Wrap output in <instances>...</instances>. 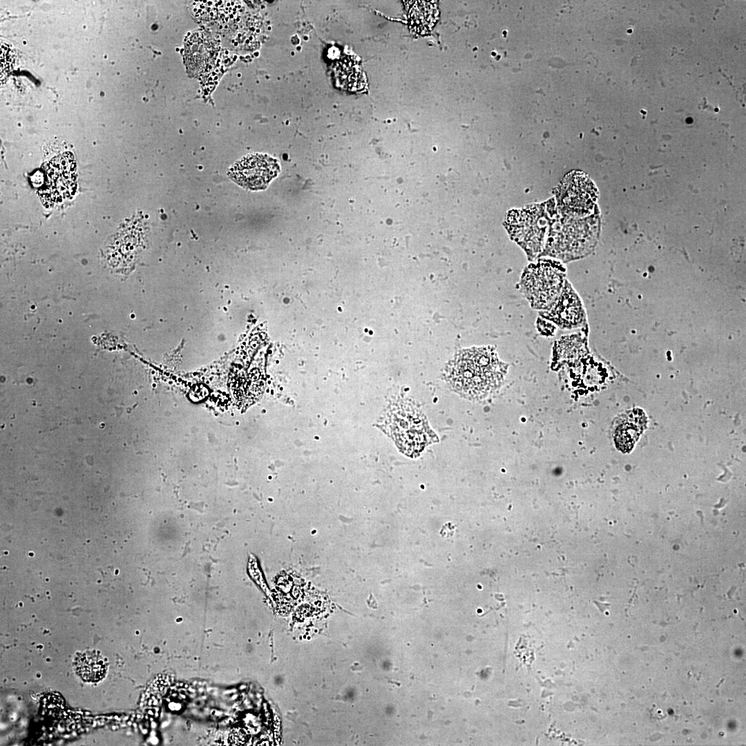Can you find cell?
Instances as JSON below:
<instances>
[{
	"mask_svg": "<svg viewBox=\"0 0 746 746\" xmlns=\"http://www.w3.org/2000/svg\"><path fill=\"white\" fill-rule=\"evenodd\" d=\"M504 367L490 348L473 347L458 354L450 363L448 380L453 389L470 399L484 398L500 384Z\"/></svg>",
	"mask_w": 746,
	"mask_h": 746,
	"instance_id": "6da1fadb",
	"label": "cell"
},
{
	"mask_svg": "<svg viewBox=\"0 0 746 746\" xmlns=\"http://www.w3.org/2000/svg\"><path fill=\"white\" fill-rule=\"evenodd\" d=\"M566 271L558 262L541 260L525 270L521 288L533 308L548 309L561 294Z\"/></svg>",
	"mask_w": 746,
	"mask_h": 746,
	"instance_id": "7a4b0ae2",
	"label": "cell"
},
{
	"mask_svg": "<svg viewBox=\"0 0 746 746\" xmlns=\"http://www.w3.org/2000/svg\"><path fill=\"white\" fill-rule=\"evenodd\" d=\"M597 236V226L594 220L555 229L548 240L546 254L570 260L587 254L594 247Z\"/></svg>",
	"mask_w": 746,
	"mask_h": 746,
	"instance_id": "3957f363",
	"label": "cell"
},
{
	"mask_svg": "<svg viewBox=\"0 0 746 746\" xmlns=\"http://www.w3.org/2000/svg\"><path fill=\"white\" fill-rule=\"evenodd\" d=\"M597 198V191L584 173L574 171L562 181L557 199L562 210L568 214L584 216L591 213Z\"/></svg>",
	"mask_w": 746,
	"mask_h": 746,
	"instance_id": "277c9868",
	"label": "cell"
},
{
	"mask_svg": "<svg viewBox=\"0 0 746 746\" xmlns=\"http://www.w3.org/2000/svg\"><path fill=\"white\" fill-rule=\"evenodd\" d=\"M545 222L537 208L511 211L506 221L511 236L531 257L541 250L546 227Z\"/></svg>",
	"mask_w": 746,
	"mask_h": 746,
	"instance_id": "5b68a950",
	"label": "cell"
},
{
	"mask_svg": "<svg viewBox=\"0 0 746 746\" xmlns=\"http://www.w3.org/2000/svg\"><path fill=\"white\" fill-rule=\"evenodd\" d=\"M280 171L277 161L267 155L253 154L236 162L229 177L241 186L251 190L265 189Z\"/></svg>",
	"mask_w": 746,
	"mask_h": 746,
	"instance_id": "8992f818",
	"label": "cell"
},
{
	"mask_svg": "<svg viewBox=\"0 0 746 746\" xmlns=\"http://www.w3.org/2000/svg\"><path fill=\"white\" fill-rule=\"evenodd\" d=\"M75 188L76 166L72 156L66 154L48 164L43 198L48 202H59L72 195Z\"/></svg>",
	"mask_w": 746,
	"mask_h": 746,
	"instance_id": "52a82bcc",
	"label": "cell"
},
{
	"mask_svg": "<svg viewBox=\"0 0 746 746\" xmlns=\"http://www.w3.org/2000/svg\"><path fill=\"white\" fill-rule=\"evenodd\" d=\"M394 435L403 451L413 455L422 450L425 445L427 434L425 424L419 415L403 410L394 418Z\"/></svg>",
	"mask_w": 746,
	"mask_h": 746,
	"instance_id": "ba28073f",
	"label": "cell"
},
{
	"mask_svg": "<svg viewBox=\"0 0 746 746\" xmlns=\"http://www.w3.org/2000/svg\"><path fill=\"white\" fill-rule=\"evenodd\" d=\"M542 316L563 328L580 326L584 321L581 301L568 282H565L559 297Z\"/></svg>",
	"mask_w": 746,
	"mask_h": 746,
	"instance_id": "9c48e42d",
	"label": "cell"
},
{
	"mask_svg": "<svg viewBox=\"0 0 746 746\" xmlns=\"http://www.w3.org/2000/svg\"><path fill=\"white\" fill-rule=\"evenodd\" d=\"M647 425L644 412L638 408L627 411L618 419L614 430V441L618 450L629 452Z\"/></svg>",
	"mask_w": 746,
	"mask_h": 746,
	"instance_id": "30bf717a",
	"label": "cell"
},
{
	"mask_svg": "<svg viewBox=\"0 0 746 746\" xmlns=\"http://www.w3.org/2000/svg\"><path fill=\"white\" fill-rule=\"evenodd\" d=\"M216 54L214 43L203 33L191 35L185 46L187 66L193 73L200 74L206 70Z\"/></svg>",
	"mask_w": 746,
	"mask_h": 746,
	"instance_id": "8fae6325",
	"label": "cell"
},
{
	"mask_svg": "<svg viewBox=\"0 0 746 746\" xmlns=\"http://www.w3.org/2000/svg\"><path fill=\"white\" fill-rule=\"evenodd\" d=\"M408 17L411 28L423 35L430 31L439 17L437 1H408Z\"/></svg>",
	"mask_w": 746,
	"mask_h": 746,
	"instance_id": "7c38bea8",
	"label": "cell"
},
{
	"mask_svg": "<svg viewBox=\"0 0 746 746\" xmlns=\"http://www.w3.org/2000/svg\"><path fill=\"white\" fill-rule=\"evenodd\" d=\"M74 668L83 680L96 682L106 676L108 664L101 655L93 651H86L76 656Z\"/></svg>",
	"mask_w": 746,
	"mask_h": 746,
	"instance_id": "4fadbf2b",
	"label": "cell"
}]
</instances>
